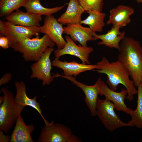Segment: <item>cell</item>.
Segmentation results:
<instances>
[{
    "instance_id": "cell-13",
    "label": "cell",
    "mask_w": 142,
    "mask_h": 142,
    "mask_svg": "<svg viewBox=\"0 0 142 142\" xmlns=\"http://www.w3.org/2000/svg\"><path fill=\"white\" fill-rule=\"evenodd\" d=\"M134 12V9L130 6L119 5L110 11L109 19L106 24L122 28L130 22V16Z\"/></svg>"
},
{
    "instance_id": "cell-4",
    "label": "cell",
    "mask_w": 142,
    "mask_h": 142,
    "mask_svg": "<svg viewBox=\"0 0 142 142\" xmlns=\"http://www.w3.org/2000/svg\"><path fill=\"white\" fill-rule=\"evenodd\" d=\"M1 91L4 97L0 105V130L7 133L12 128L25 107L17 104L12 93L6 88Z\"/></svg>"
},
{
    "instance_id": "cell-7",
    "label": "cell",
    "mask_w": 142,
    "mask_h": 142,
    "mask_svg": "<svg viewBox=\"0 0 142 142\" xmlns=\"http://www.w3.org/2000/svg\"><path fill=\"white\" fill-rule=\"evenodd\" d=\"M54 50L53 48H48L40 59L31 67L32 73L30 78L42 80L44 86L50 84L54 80V77L51 73L52 65L50 59Z\"/></svg>"
},
{
    "instance_id": "cell-22",
    "label": "cell",
    "mask_w": 142,
    "mask_h": 142,
    "mask_svg": "<svg viewBox=\"0 0 142 142\" xmlns=\"http://www.w3.org/2000/svg\"><path fill=\"white\" fill-rule=\"evenodd\" d=\"M39 0H28L24 7L27 12L37 14L49 16L61 10L68 4L59 7L47 8L43 6Z\"/></svg>"
},
{
    "instance_id": "cell-3",
    "label": "cell",
    "mask_w": 142,
    "mask_h": 142,
    "mask_svg": "<svg viewBox=\"0 0 142 142\" xmlns=\"http://www.w3.org/2000/svg\"><path fill=\"white\" fill-rule=\"evenodd\" d=\"M55 43L46 34L40 38H26L9 43V47L22 54L27 61H37L48 47L53 48Z\"/></svg>"
},
{
    "instance_id": "cell-23",
    "label": "cell",
    "mask_w": 142,
    "mask_h": 142,
    "mask_svg": "<svg viewBox=\"0 0 142 142\" xmlns=\"http://www.w3.org/2000/svg\"><path fill=\"white\" fill-rule=\"evenodd\" d=\"M138 98L137 107L135 110H132L129 115L131 120L128 123L131 127L135 126L142 129V83L138 85Z\"/></svg>"
},
{
    "instance_id": "cell-1",
    "label": "cell",
    "mask_w": 142,
    "mask_h": 142,
    "mask_svg": "<svg viewBox=\"0 0 142 142\" xmlns=\"http://www.w3.org/2000/svg\"><path fill=\"white\" fill-rule=\"evenodd\" d=\"M118 59L137 87L142 83V47L133 38L125 37L120 42Z\"/></svg>"
},
{
    "instance_id": "cell-14",
    "label": "cell",
    "mask_w": 142,
    "mask_h": 142,
    "mask_svg": "<svg viewBox=\"0 0 142 142\" xmlns=\"http://www.w3.org/2000/svg\"><path fill=\"white\" fill-rule=\"evenodd\" d=\"M6 17L8 22L17 25L26 27H40L42 16L28 12H24L18 9Z\"/></svg>"
},
{
    "instance_id": "cell-30",
    "label": "cell",
    "mask_w": 142,
    "mask_h": 142,
    "mask_svg": "<svg viewBox=\"0 0 142 142\" xmlns=\"http://www.w3.org/2000/svg\"><path fill=\"white\" fill-rule=\"evenodd\" d=\"M4 99V96H1L0 97V104H2L3 102Z\"/></svg>"
},
{
    "instance_id": "cell-9",
    "label": "cell",
    "mask_w": 142,
    "mask_h": 142,
    "mask_svg": "<svg viewBox=\"0 0 142 142\" xmlns=\"http://www.w3.org/2000/svg\"><path fill=\"white\" fill-rule=\"evenodd\" d=\"M63 24L52 15L45 16L43 25L40 27V33L47 35L56 44L58 49L65 46L66 42L62 35L64 33Z\"/></svg>"
},
{
    "instance_id": "cell-20",
    "label": "cell",
    "mask_w": 142,
    "mask_h": 142,
    "mask_svg": "<svg viewBox=\"0 0 142 142\" xmlns=\"http://www.w3.org/2000/svg\"><path fill=\"white\" fill-rule=\"evenodd\" d=\"M16 89V94L15 97L16 102L18 104L24 107L26 106H31L36 110L43 119L44 122L46 120L42 114V110L39 103L37 102V96L33 98H29L27 95L26 92V85L22 81H17L15 83Z\"/></svg>"
},
{
    "instance_id": "cell-12",
    "label": "cell",
    "mask_w": 142,
    "mask_h": 142,
    "mask_svg": "<svg viewBox=\"0 0 142 142\" xmlns=\"http://www.w3.org/2000/svg\"><path fill=\"white\" fill-rule=\"evenodd\" d=\"M5 36L9 40V43L26 38H32L39 36L40 33L39 27H26L14 24L7 21L5 22Z\"/></svg>"
},
{
    "instance_id": "cell-2",
    "label": "cell",
    "mask_w": 142,
    "mask_h": 142,
    "mask_svg": "<svg viewBox=\"0 0 142 142\" xmlns=\"http://www.w3.org/2000/svg\"><path fill=\"white\" fill-rule=\"evenodd\" d=\"M97 64L99 69L95 71L106 75V83L110 89L116 91L118 85L122 84L128 91L126 99L130 101L133 100L134 95L137 94L138 90L133 81L130 79L128 73L120 60L110 62L104 57Z\"/></svg>"
},
{
    "instance_id": "cell-34",
    "label": "cell",
    "mask_w": 142,
    "mask_h": 142,
    "mask_svg": "<svg viewBox=\"0 0 142 142\" xmlns=\"http://www.w3.org/2000/svg\"></svg>"
},
{
    "instance_id": "cell-24",
    "label": "cell",
    "mask_w": 142,
    "mask_h": 142,
    "mask_svg": "<svg viewBox=\"0 0 142 142\" xmlns=\"http://www.w3.org/2000/svg\"><path fill=\"white\" fill-rule=\"evenodd\" d=\"M28 0H0V17H6L24 6Z\"/></svg>"
},
{
    "instance_id": "cell-15",
    "label": "cell",
    "mask_w": 142,
    "mask_h": 142,
    "mask_svg": "<svg viewBox=\"0 0 142 142\" xmlns=\"http://www.w3.org/2000/svg\"><path fill=\"white\" fill-rule=\"evenodd\" d=\"M52 65L62 69L63 75L65 76H72L75 77L80 73L94 69H99L96 64H88L83 63L81 64L75 61L68 62L60 61L59 58H55L52 62Z\"/></svg>"
},
{
    "instance_id": "cell-21",
    "label": "cell",
    "mask_w": 142,
    "mask_h": 142,
    "mask_svg": "<svg viewBox=\"0 0 142 142\" xmlns=\"http://www.w3.org/2000/svg\"><path fill=\"white\" fill-rule=\"evenodd\" d=\"M89 15L85 19L82 20L79 23L88 25L92 32H102L105 26L104 22L106 14L96 11L88 12Z\"/></svg>"
},
{
    "instance_id": "cell-27",
    "label": "cell",
    "mask_w": 142,
    "mask_h": 142,
    "mask_svg": "<svg viewBox=\"0 0 142 142\" xmlns=\"http://www.w3.org/2000/svg\"><path fill=\"white\" fill-rule=\"evenodd\" d=\"M12 75L9 73H6L0 80V85L8 83L11 79Z\"/></svg>"
},
{
    "instance_id": "cell-26",
    "label": "cell",
    "mask_w": 142,
    "mask_h": 142,
    "mask_svg": "<svg viewBox=\"0 0 142 142\" xmlns=\"http://www.w3.org/2000/svg\"><path fill=\"white\" fill-rule=\"evenodd\" d=\"M0 47L3 49H7L9 47V42L8 38L1 35L0 37Z\"/></svg>"
},
{
    "instance_id": "cell-29",
    "label": "cell",
    "mask_w": 142,
    "mask_h": 142,
    "mask_svg": "<svg viewBox=\"0 0 142 142\" xmlns=\"http://www.w3.org/2000/svg\"><path fill=\"white\" fill-rule=\"evenodd\" d=\"M10 136L8 135H4L3 131L0 130V142H9L10 141Z\"/></svg>"
},
{
    "instance_id": "cell-11",
    "label": "cell",
    "mask_w": 142,
    "mask_h": 142,
    "mask_svg": "<svg viewBox=\"0 0 142 142\" xmlns=\"http://www.w3.org/2000/svg\"><path fill=\"white\" fill-rule=\"evenodd\" d=\"M99 89V95L104 96L105 99L112 102L116 111H122L130 114L132 110L128 108L124 102L128 95L126 89H122L120 92H116L110 89L102 79L100 81Z\"/></svg>"
},
{
    "instance_id": "cell-16",
    "label": "cell",
    "mask_w": 142,
    "mask_h": 142,
    "mask_svg": "<svg viewBox=\"0 0 142 142\" xmlns=\"http://www.w3.org/2000/svg\"><path fill=\"white\" fill-rule=\"evenodd\" d=\"M64 27V33L74 42H78L82 46H87V43L95 40L89 27H83L79 23L68 24Z\"/></svg>"
},
{
    "instance_id": "cell-19",
    "label": "cell",
    "mask_w": 142,
    "mask_h": 142,
    "mask_svg": "<svg viewBox=\"0 0 142 142\" xmlns=\"http://www.w3.org/2000/svg\"><path fill=\"white\" fill-rule=\"evenodd\" d=\"M34 130L32 124L27 125L21 115L16 123L14 129L10 136V142H33L31 134Z\"/></svg>"
},
{
    "instance_id": "cell-32",
    "label": "cell",
    "mask_w": 142,
    "mask_h": 142,
    "mask_svg": "<svg viewBox=\"0 0 142 142\" xmlns=\"http://www.w3.org/2000/svg\"><path fill=\"white\" fill-rule=\"evenodd\" d=\"M140 142H142V138H141V139L140 140Z\"/></svg>"
},
{
    "instance_id": "cell-18",
    "label": "cell",
    "mask_w": 142,
    "mask_h": 142,
    "mask_svg": "<svg viewBox=\"0 0 142 142\" xmlns=\"http://www.w3.org/2000/svg\"><path fill=\"white\" fill-rule=\"evenodd\" d=\"M65 11L57 19L63 25L79 23L85 11L78 0H69Z\"/></svg>"
},
{
    "instance_id": "cell-8",
    "label": "cell",
    "mask_w": 142,
    "mask_h": 142,
    "mask_svg": "<svg viewBox=\"0 0 142 142\" xmlns=\"http://www.w3.org/2000/svg\"><path fill=\"white\" fill-rule=\"evenodd\" d=\"M56 76L68 80L80 88L84 94L85 102L90 112L91 115L93 116L97 115L96 107L98 96L99 95V84L101 79L100 77L98 78L94 84L89 85L78 81L74 76H65L59 73L57 74Z\"/></svg>"
},
{
    "instance_id": "cell-17",
    "label": "cell",
    "mask_w": 142,
    "mask_h": 142,
    "mask_svg": "<svg viewBox=\"0 0 142 142\" xmlns=\"http://www.w3.org/2000/svg\"><path fill=\"white\" fill-rule=\"evenodd\" d=\"M120 28L118 27L113 26L107 32L102 34H98L95 32H92L95 40H101L98 42L99 45H104L110 48H114L119 50L120 43L125 37L124 31H120Z\"/></svg>"
},
{
    "instance_id": "cell-10",
    "label": "cell",
    "mask_w": 142,
    "mask_h": 142,
    "mask_svg": "<svg viewBox=\"0 0 142 142\" xmlns=\"http://www.w3.org/2000/svg\"><path fill=\"white\" fill-rule=\"evenodd\" d=\"M65 37L66 43L64 47L61 49H57L54 51L55 58H59L62 55H70L78 57L82 63L90 64L89 57L90 54L93 51V48L81 45H77L69 36L65 35Z\"/></svg>"
},
{
    "instance_id": "cell-25",
    "label": "cell",
    "mask_w": 142,
    "mask_h": 142,
    "mask_svg": "<svg viewBox=\"0 0 142 142\" xmlns=\"http://www.w3.org/2000/svg\"><path fill=\"white\" fill-rule=\"evenodd\" d=\"M85 11H96L102 12L104 4L103 0H78Z\"/></svg>"
},
{
    "instance_id": "cell-6",
    "label": "cell",
    "mask_w": 142,
    "mask_h": 142,
    "mask_svg": "<svg viewBox=\"0 0 142 142\" xmlns=\"http://www.w3.org/2000/svg\"><path fill=\"white\" fill-rule=\"evenodd\" d=\"M113 103L106 99L101 100L98 98L96 114L106 129L111 132L119 128L131 126L129 124L123 122L117 115Z\"/></svg>"
},
{
    "instance_id": "cell-31",
    "label": "cell",
    "mask_w": 142,
    "mask_h": 142,
    "mask_svg": "<svg viewBox=\"0 0 142 142\" xmlns=\"http://www.w3.org/2000/svg\"><path fill=\"white\" fill-rule=\"evenodd\" d=\"M138 3H142V0H135Z\"/></svg>"
},
{
    "instance_id": "cell-28",
    "label": "cell",
    "mask_w": 142,
    "mask_h": 142,
    "mask_svg": "<svg viewBox=\"0 0 142 142\" xmlns=\"http://www.w3.org/2000/svg\"><path fill=\"white\" fill-rule=\"evenodd\" d=\"M5 22L2 20H0V33L1 35L5 36L6 34Z\"/></svg>"
},
{
    "instance_id": "cell-33",
    "label": "cell",
    "mask_w": 142,
    "mask_h": 142,
    "mask_svg": "<svg viewBox=\"0 0 142 142\" xmlns=\"http://www.w3.org/2000/svg\"><path fill=\"white\" fill-rule=\"evenodd\" d=\"M39 0L41 1V0Z\"/></svg>"
},
{
    "instance_id": "cell-5",
    "label": "cell",
    "mask_w": 142,
    "mask_h": 142,
    "mask_svg": "<svg viewBox=\"0 0 142 142\" xmlns=\"http://www.w3.org/2000/svg\"><path fill=\"white\" fill-rule=\"evenodd\" d=\"M37 141L38 142H80L81 139L73 134L71 129L53 120L44 122Z\"/></svg>"
}]
</instances>
